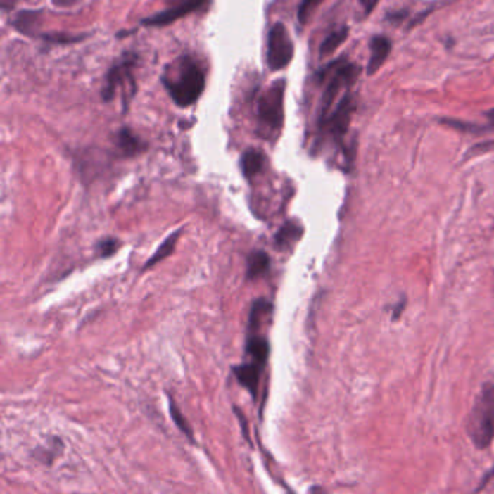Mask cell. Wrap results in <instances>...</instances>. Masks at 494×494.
Wrapping results in <instances>:
<instances>
[{
  "mask_svg": "<svg viewBox=\"0 0 494 494\" xmlns=\"http://www.w3.org/2000/svg\"><path fill=\"white\" fill-rule=\"evenodd\" d=\"M161 82L179 108H189L199 101L206 87L205 72L190 56L170 63L163 72Z\"/></svg>",
  "mask_w": 494,
  "mask_h": 494,
  "instance_id": "obj_1",
  "label": "cell"
},
{
  "mask_svg": "<svg viewBox=\"0 0 494 494\" xmlns=\"http://www.w3.org/2000/svg\"><path fill=\"white\" fill-rule=\"evenodd\" d=\"M286 80H276L258 99L257 134L264 139H274L280 135L284 123Z\"/></svg>",
  "mask_w": 494,
  "mask_h": 494,
  "instance_id": "obj_2",
  "label": "cell"
},
{
  "mask_svg": "<svg viewBox=\"0 0 494 494\" xmlns=\"http://www.w3.org/2000/svg\"><path fill=\"white\" fill-rule=\"evenodd\" d=\"M468 435L479 450L494 439V386L484 384L468 417Z\"/></svg>",
  "mask_w": 494,
  "mask_h": 494,
  "instance_id": "obj_3",
  "label": "cell"
},
{
  "mask_svg": "<svg viewBox=\"0 0 494 494\" xmlns=\"http://www.w3.org/2000/svg\"><path fill=\"white\" fill-rule=\"evenodd\" d=\"M328 68L332 71V76H331V80L324 91L322 101H320L319 125H322V123L327 120V118L329 116V113L332 112L331 109L336 101L339 91L343 87H350V86L355 84L358 76L361 74L360 65L348 63L342 58L329 64Z\"/></svg>",
  "mask_w": 494,
  "mask_h": 494,
  "instance_id": "obj_4",
  "label": "cell"
},
{
  "mask_svg": "<svg viewBox=\"0 0 494 494\" xmlns=\"http://www.w3.org/2000/svg\"><path fill=\"white\" fill-rule=\"evenodd\" d=\"M294 57L293 39L283 23H276L268 32L267 64L273 71L286 68Z\"/></svg>",
  "mask_w": 494,
  "mask_h": 494,
  "instance_id": "obj_5",
  "label": "cell"
},
{
  "mask_svg": "<svg viewBox=\"0 0 494 494\" xmlns=\"http://www.w3.org/2000/svg\"><path fill=\"white\" fill-rule=\"evenodd\" d=\"M137 60H138V56L135 53H127L108 71L105 87L102 90V99L105 102L113 101L116 91L120 87H127V86L137 87L132 76V70L137 64Z\"/></svg>",
  "mask_w": 494,
  "mask_h": 494,
  "instance_id": "obj_6",
  "label": "cell"
},
{
  "mask_svg": "<svg viewBox=\"0 0 494 494\" xmlns=\"http://www.w3.org/2000/svg\"><path fill=\"white\" fill-rule=\"evenodd\" d=\"M354 110H355V102L353 99V94L350 91H347L339 101L335 110H332L329 113V116L327 118V120L319 127L328 128V131L334 137L335 142L342 144L345 135H347V132H348L351 116H353Z\"/></svg>",
  "mask_w": 494,
  "mask_h": 494,
  "instance_id": "obj_7",
  "label": "cell"
},
{
  "mask_svg": "<svg viewBox=\"0 0 494 494\" xmlns=\"http://www.w3.org/2000/svg\"><path fill=\"white\" fill-rule=\"evenodd\" d=\"M262 368L264 367H261L260 364H257L254 361H251L248 364L235 365L232 368V372H234L236 380L239 381V384L243 386L246 390H248L254 399H257L258 384H260V377H261Z\"/></svg>",
  "mask_w": 494,
  "mask_h": 494,
  "instance_id": "obj_8",
  "label": "cell"
},
{
  "mask_svg": "<svg viewBox=\"0 0 494 494\" xmlns=\"http://www.w3.org/2000/svg\"><path fill=\"white\" fill-rule=\"evenodd\" d=\"M369 61L367 64V74L368 76H373L376 74L381 65L386 63L387 57L391 53V42L388 38L379 35L374 37L372 41H369Z\"/></svg>",
  "mask_w": 494,
  "mask_h": 494,
  "instance_id": "obj_9",
  "label": "cell"
},
{
  "mask_svg": "<svg viewBox=\"0 0 494 494\" xmlns=\"http://www.w3.org/2000/svg\"><path fill=\"white\" fill-rule=\"evenodd\" d=\"M245 353L246 355L251 357L254 362L264 367L270 354V343L264 336H260L255 332H251L248 334V338H246V342H245Z\"/></svg>",
  "mask_w": 494,
  "mask_h": 494,
  "instance_id": "obj_10",
  "label": "cell"
},
{
  "mask_svg": "<svg viewBox=\"0 0 494 494\" xmlns=\"http://www.w3.org/2000/svg\"><path fill=\"white\" fill-rule=\"evenodd\" d=\"M265 164V156L257 148H248L241 157V168L245 179L251 180L260 175Z\"/></svg>",
  "mask_w": 494,
  "mask_h": 494,
  "instance_id": "obj_11",
  "label": "cell"
},
{
  "mask_svg": "<svg viewBox=\"0 0 494 494\" xmlns=\"http://www.w3.org/2000/svg\"><path fill=\"white\" fill-rule=\"evenodd\" d=\"M270 270V255L265 251H253L246 260V280H258Z\"/></svg>",
  "mask_w": 494,
  "mask_h": 494,
  "instance_id": "obj_12",
  "label": "cell"
},
{
  "mask_svg": "<svg viewBox=\"0 0 494 494\" xmlns=\"http://www.w3.org/2000/svg\"><path fill=\"white\" fill-rule=\"evenodd\" d=\"M116 144L120 153L125 157H134L139 153L144 151L145 145L142 141L129 129V128H122L118 135H116Z\"/></svg>",
  "mask_w": 494,
  "mask_h": 494,
  "instance_id": "obj_13",
  "label": "cell"
},
{
  "mask_svg": "<svg viewBox=\"0 0 494 494\" xmlns=\"http://www.w3.org/2000/svg\"><path fill=\"white\" fill-rule=\"evenodd\" d=\"M180 235H182V229L176 231L175 234H171V235L158 246L157 251L154 253V255L145 262V265H144L142 270H148V268L154 267L156 264L161 262L163 260H165L167 257H170L172 253H175V248H176V245H177V242H179Z\"/></svg>",
  "mask_w": 494,
  "mask_h": 494,
  "instance_id": "obj_14",
  "label": "cell"
},
{
  "mask_svg": "<svg viewBox=\"0 0 494 494\" xmlns=\"http://www.w3.org/2000/svg\"><path fill=\"white\" fill-rule=\"evenodd\" d=\"M41 13L35 12V11H22L19 13H16V16L11 20L12 27L19 31L20 34L25 35H35L34 34V28L35 25L38 23Z\"/></svg>",
  "mask_w": 494,
  "mask_h": 494,
  "instance_id": "obj_15",
  "label": "cell"
},
{
  "mask_svg": "<svg viewBox=\"0 0 494 494\" xmlns=\"http://www.w3.org/2000/svg\"><path fill=\"white\" fill-rule=\"evenodd\" d=\"M302 232L303 231L299 225H296L294 222H287V224H284L276 235V245L281 250L289 248L293 242H296L300 238Z\"/></svg>",
  "mask_w": 494,
  "mask_h": 494,
  "instance_id": "obj_16",
  "label": "cell"
},
{
  "mask_svg": "<svg viewBox=\"0 0 494 494\" xmlns=\"http://www.w3.org/2000/svg\"><path fill=\"white\" fill-rule=\"evenodd\" d=\"M273 312V303L265 300V299H258L254 302L251 312H250V320H248V334L255 332L260 325H261V319L267 315H270Z\"/></svg>",
  "mask_w": 494,
  "mask_h": 494,
  "instance_id": "obj_17",
  "label": "cell"
},
{
  "mask_svg": "<svg viewBox=\"0 0 494 494\" xmlns=\"http://www.w3.org/2000/svg\"><path fill=\"white\" fill-rule=\"evenodd\" d=\"M348 32L350 30L347 27H342L336 31H334L332 34H329L327 37V39L322 42V45H320V49H319V53H320V57H328L331 54H334L336 51V48L347 39L348 37Z\"/></svg>",
  "mask_w": 494,
  "mask_h": 494,
  "instance_id": "obj_18",
  "label": "cell"
},
{
  "mask_svg": "<svg viewBox=\"0 0 494 494\" xmlns=\"http://www.w3.org/2000/svg\"><path fill=\"white\" fill-rule=\"evenodd\" d=\"M168 407H170V414H171V417H172V421H175V425H176L190 441H193V429H191V426H190L187 419L182 414V412H180V409L177 407L176 402L172 400V399H170Z\"/></svg>",
  "mask_w": 494,
  "mask_h": 494,
  "instance_id": "obj_19",
  "label": "cell"
},
{
  "mask_svg": "<svg viewBox=\"0 0 494 494\" xmlns=\"http://www.w3.org/2000/svg\"><path fill=\"white\" fill-rule=\"evenodd\" d=\"M41 39L49 42V44H74L79 42L82 39H84V35H72V34H65V32H53V34H41L39 35Z\"/></svg>",
  "mask_w": 494,
  "mask_h": 494,
  "instance_id": "obj_20",
  "label": "cell"
},
{
  "mask_svg": "<svg viewBox=\"0 0 494 494\" xmlns=\"http://www.w3.org/2000/svg\"><path fill=\"white\" fill-rule=\"evenodd\" d=\"M119 248V241L116 238H103L97 242L96 251L102 258H108L113 255Z\"/></svg>",
  "mask_w": 494,
  "mask_h": 494,
  "instance_id": "obj_21",
  "label": "cell"
},
{
  "mask_svg": "<svg viewBox=\"0 0 494 494\" xmlns=\"http://www.w3.org/2000/svg\"><path fill=\"white\" fill-rule=\"evenodd\" d=\"M320 2H322V0H303L298 11V19L302 25H305L309 20V18L315 12V9L320 5Z\"/></svg>",
  "mask_w": 494,
  "mask_h": 494,
  "instance_id": "obj_22",
  "label": "cell"
},
{
  "mask_svg": "<svg viewBox=\"0 0 494 494\" xmlns=\"http://www.w3.org/2000/svg\"><path fill=\"white\" fill-rule=\"evenodd\" d=\"M379 2H380V0H360V4H361L362 11H364V15L368 16L369 13H372L377 8Z\"/></svg>",
  "mask_w": 494,
  "mask_h": 494,
  "instance_id": "obj_23",
  "label": "cell"
},
{
  "mask_svg": "<svg viewBox=\"0 0 494 494\" xmlns=\"http://www.w3.org/2000/svg\"><path fill=\"white\" fill-rule=\"evenodd\" d=\"M77 2L79 0H53V4L58 8H68V6L76 5Z\"/></svg>",
  "mask_w": 494,
  "mask_h": 494,
  "instance_id": "obj_24",
  "label": "cell"
},
{
  "mask_svg": "<svg viewBox=\"0 0 494 494\" xmlns=\"http://www.w3.org/2000/svg\"><path fill=\"white\" fill-rule=\"evenodd\" d=\"M196 2H199V4H202V5H205L206 2H209V0H196Z\"/></svg>",
  "mask_w": 494,
  "mask_h": 494,
  "instance_id": "obj_25",
  "label": "cell"
},
{
  "mask_svg": "<svg viewBox=\"0 0 494 494\" xmlns=\"http://www.w3.org/2000/svg\"><path fill=\"white\" fill-rule=\"evenodd\" d=\"M490 116H491V120H493V125H494V112H490Z\"/></svg>",
  "mask_w": 494,
  "mask_h": 494,
  "instance_id": "obj_26",
  "label": "cell"
},
{
  "mask_svg": "<svg viewBox=\"0 0 494 494\" xmlns=\"http://www.w3.org/2000/svg\"><path fill=\"white\" fill-rule=\"evenodd\" d=\"M491 476H494V470H493V471H491Z\"/></svg>",
  "mask_w": 494,
  "mask_h": 494,
  "instance_id": "obj_27",
  "label": "cell"
}]
</instances>
